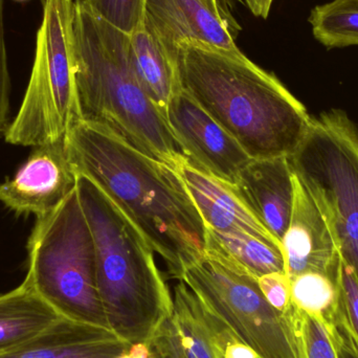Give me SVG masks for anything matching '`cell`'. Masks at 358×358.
<instances>
[{
	"mask_svg": "<svg viewBox=\"0 0 358 358\" xmlns=\"http://www.w3.org/2000/svg\"><path fill=\"white\" fill-rule=\"evenodd\" d=\"M144 27L176 60L181 44L240 52L235 43L239 27L220 0H146Z\"/></svg>",
	"mask_w": 358,
	"mask_h": 358,
	"instance_id": "obj_10",
	"label": "cell"
},
{
	"mask_svg": "<svg viewBox=\"0 0 358 358\" xmlns=\"http://www.w3.org/2000/svg\"><path fill=\"white\" fill-rule=\"evenodd\" d=\"M14 1H16V2H25V1H29V0H14Z\"/></svg>",
	"mask_w": 358,
	"mask_h": 358,
	"instance_id": "obj_32",
	"label": "cell"
},
{
	"mask_svg": "<svg viewBox=\"0 0 358 358\" xmlns=\"http://www.w3.org/2000/svg\"><path fill=\"white\" fill-rule=\"evenodd\" d=\"M290 284L292 305L323 324L330 334H334L342 317L338 280L308 273L292 278Z\"/></svg>",
	"mask_w": 358,
	"mask_h": 358,
	"instance_id": "obj_20",
	"label": "cell"
},
{
	"mask_svg": "<svg viewBox=\"0 0 358 358\" xmlns=\"http://www.w3.org/2000/svg\"><path fill=\"white\" fill-rule=\"evenodd\" d=\"M225 358H259L254 350L244 344L239 338H235L225 348Z\"/></svg>",
	"mask_w": 358,
	"mask_h": 358,
	"instance_id": "obj_29",
	"label": "cell"
},
{
	"mask_svg": "<svg viewBox=\"0 0 358 358\" xmlns=\"http://www.w3.org/2000/svg\"><path fill=\"white\" fill-rule=\"evenodd\" d=\"M176 61L181 88L250 159L290 157L308 132L302 103L241 52L181 44Z\"/></svg>",
	"mask_w": 358,
	"mask_h": 358,
	"instance_id": "obj_2",
	"label": "cell"
},
{
	"mask_svg": "<svg viewBox=\"0 0 358 358\" xmlns=\"http://www.w3.org/2000/svg\"><path fill=\"white\" fill-rule=\"evenodd\" d=\"M129 52L141 85L167 119L170 101L181 90L178 61L145 27L129 35Z\"/></svg>",
	"mask_w": 358,
	"mask_h": 358,
	"instance_id": "obj_17",
	"label": "cell"
},
{
	"mask_svg": "<svg viewBox=\"0 0 358 358\" xmlns=\"http://www.w3.org/2000/svg\"><path fill=\"white\" fill-rule=\"evenodd\" d=\"M77 187L64 140L34 147L12 178L0 183V201L17 214L37 218L56 210Z\"/></svg>",
	"mask_w": 358,
	"mask_h": 358,
	"instance_id": "obj_11",
	"label": "cell"
},
{
	"mask_svg": "<svg viewBox=\"0 0 358 358\" xmlns=\"http://www.w3.org/2000/svg\"><path fill=\"white\" fill-rule=\"evenodd\" d=\"M259 287L267 302L281 313H288L292 307V284L286 273H273L258 279Z\"/></svg>",
	"mask_w": 358,
	"mask_h": 358,
	"instance_id": "obj_26",
	"label": "cell"
},
{
	"mask_svg": "<svg viewBox=\"0 0 358 358\" xmlns=\"http://www.w3.org/2000/svg\"><path fill=\"white\" fill-rule=\"evenodd\" d=\"M180 281L259 358H303L292 307L286 313L273 308L257 278L204 252Z\"/></svg>",
	"mask_w": 358,
	"mask_h": 358,
	"instance_id": "obj_8",
	"label": "cell"
},
{
	"mask_svg": "<svg viewBox=\"0 0 358 358\" xmlns=\"http://www.w3.org/2000/svg\"><path fill=\"white\" fill-rule=\"evenodd\" d=\"M148 346L149 358H187L173 315L164 322Z\"/></svg>",
	"mask_w": 358,
	"mask_h": 358,
	"instance_id": "obj_25",
	"label": "cell"
},
{
	"mask_svg": "<svg viewBox=\"0 0 358 358\" xmlns=\"http://www.w3.org/2000/svg\"><path fill=\"white\" fill-rule=\"evenodd\" d=\"M167 121L189 163L227 185L252 159L182 88L170 101Z\"/></svg>",
	"mask_w": 358,
	"mask_h": 358,
	"instance_id": "obj_9",
	"label": "cell"
},
{
	"mask_svg": "<svg viewBox=\"0 0 358 358\" xmlns=\"http://www.w3.org/2000/svg\"><path fill=\"white\" fill-rule=\"evenodd\" d=\"M313 36L328 48L358 45V0H332L311 10Z\"/></svg>",
	"mask_w": 358,
	"mask_h": 358,
	"instance_id": "obj_21",
	"label": "cell"
},
{
	"mask_svg": "<svg viewBox=\"0 0 358 358\" xmlns=\"http://www.w3.org/2000/svg\"><path fill=\"white\" fill-rule=\"evenodd\" d=\"M224 1H231V0H224Z\"/></svg>",
	"mask_w": 358,
	"mask_h": 358,
	"instance_id": "obj_33",
	"label": "cell"
},
{
	"mask_svg": "<svg viewBox=\"0 0 358 358\" xmlns=\"http://www.w3.org/2000/svg\"><path fill=\"white\" fill-rule=\"evenodd\" d=\"M117 358H149L148 343L130 345L129 348Z\"/></svg>",
	"mask_w": 358,
	"mask_h": 358,
	"instance_id": "obj_31",
	"label": "cell"
},
{
	"mask_svg": "<svg viewBox=\"0 0 358 358\" xmlns=\"http://www.w3.org/2000/svg\"><path fill=\"white\" fill-rule=\"evenodd\" d=\"M73 0H43L29 86L6 142L37 147L64 140L78 119L73 77Z\"/></svg>",
	"mask_w": 358,
	"mask_h": 358,
	"instance_id": "obj_7",
	"label": "cell"
},
{
	"mask_svg": "<svg viewBox=\"0 0 358 358\" xmlns=\"http://www.w3.org/2000/svg\"><path fill=\"white\" fill-rule=\"evenodd\" d=\"M204 252L222 259L257 279L268 273H285L281 250L241 231H220L206 227Z\"/></svg>",
	"mask_w": 358,
	"mask_h": 358,
	"instance_id": "obj_19",
	"label": "cell"
},
{
	"mask_svg": "<svg viewBox=\"0 0 358 358\" xmlns=\"http://www.w3.org/2000/svg\"><path fill=\"white\" fill-rule=\"evenodd\" d=\"M3 2L0 0V138L6 136L10 122V75L3 27Z\"/></svg>",
	"mask_w": 358,
	"mask_h": 358,
	"instance_id": "obj_27",
	"label": "cell"
},
{
	"mask_svg": "<svg viewBox=\"0 0 358 358\" xmlns=\"http://www.w3.org/2000/svg\"><path fill=\"white\" fill-rule=\"evenodd\" d=\"M60 317L24 280L0 296V355L29 342Z\"/></svg>",
	"mask_w": 358,
	"mask_h": 358,
	"instance_id": "obj_18",
	"label": "cell"
},
{
	"mask_svg": "<svg viewBox=\"0 0 358 358\" xmlns=\"http://www.w3.org/2000/svg\"><path fill=\"white\" fill-rule=\"evenodd\" d=\"M176 171L195 202L206 227L220 231L248 234L282 250L281 243L250 212L231 185L201 171L187 159H182Z\"/></svg>",
	"mask_w": 358,
	"mask_h": 358,
	"instance_id": "obj_14",
	"label": "cell"
},
{
	"mask_svg": "<svg viewBox=\"0 0 358 358\" xmlns=\"http://www.w3.org/2000/svg\"><path fill=\"white\" fill-rule=\"evenodd\" d=\"M294 183L292 217L281 242L286 275L292 279L303 273H315L338 280L342 258L331 231L296 176Z\"/></svg>",
	"mask_w": 358,
	"mask_h": 358,
	"instance_id": "obj_12",
	"label": "cell"
},
{
	"mask_svg": "<svg viewBox=\"0 0 358 358\" xmlns=\"http://www.w3.org/2000/svg\"><path fill=\"white\" fill-rule=\"evenodd\" d=\"M244 1L255 16L267 18L275 0H244Z\"/></svg>",
	"mask_w": 358,
	"mask_h": 358,
	"instance_id": "obj_30",
	"label": "cell"
},
{
	"mask_svg": "<svg viewBox=\"0 0 358 358\" xmlns=\"http://www.w3.org/2000/svg\"><path fill=\"white\" fill-rule=\"evenodd\" d=\"M27 250L25 280L60 317L110 330L99 294L94 237L77 187L56 210L37 218Z\"/></svg>",
	"mask_w": 358,
	"mask_h": 358,
	"instance_id": "obj_5",
	"label": "cell"
},
{
	"mask_svg": "<svg viewBox=\"0 0 358 358\" xmlns=\"http://www.w3.org/2000/svg\"><path fill=\"white\" fill-rule=\"evenodd\" d=\"M77 189L94 237L99 294L109 329L127 344L148 343L173 315V296L155 250L92 179L77 173Z\"/></svg>",
	"mask_w": 358,
	"mask_h": 358,
	"instance_id": "obj_4",
	"label": "cell"
},
{
	"mask_svg": "<svg viewBox=\"0 0 358 358\" xmlns=\"http://www.w3.org/2000/svg\"><path fill=\"white\" fill-rule=\"evenodd\" d=\"M73 38L78 119L107 128L176 170L187 155L136 77L129 35L94 15L82 0H76Z\"/></svg>",
	"mask_w": 358,
	"mask_h": 358,
	"instance_id": "obj_3",
	"label": "cell"
},
{
	"mask_svg": "<svg viewBox=\"0 0 358 358\" xmlns=\"http://www.w3.org/2000/svg\"><path fill=\"white\" fill-rule=\"evenodd\" d=\"M173 319L187 358H225V348L237 338L183 281L173 288Z\"/></svg>",
	"mask_w": 358,
	"mask_h": 358,
	"instance_id": "obj_16",
	"label": "cell"
},
{
	"mask_svg": "<svg viewBox=\"0 0 358 358\" xmlns=\"http://www.w3.org/2000/svg\"><path fill=\"white\" fill-rule=\"evenodd\" d=\"M105 22L131 35L144 27L146 0H82Z\"/></svg>",
	"mask_w": 358,
	"mask_h": 358,
	"instance_id": "obj_22",
	"label": "cell"
},
{
	"mask_svg": "<svg viewBox=\"0 0 358 358\" xmlns=\"http://www.w3.org/2000/svg\"><path fill=\"white\" fill-rule=\"evenodd\" d=\"M294 176L323 215L341 258L358 278V130L346 113L313 119L288 157Z\"/></svg>",
	"mask_w": 358,
	"mask_h": 358,
	"instance_id": "obj_6",
	"label": "cell"
},
{
	"mask_svg": "<svg viewBox=\"0 0 358 358\" xmlns=\"http://www.w3.org/2000/svg\"><path fill=\"white\" fill-rule=\"evenodd\" d=\"M292 317L303 358H338L334 338L323 324L294 305Z\"/></svg>",
	"mask_w": 358,
	"mask_h": 358,
	"instance_id": "obj_23",
	"label": "cell"
},
{
	"mask_svg": "<svg viewBox=\"0 0 358 358\" xmlns=\"http://www.w3.org/2000/svg\"><path fill=\"white\" fill-rule=\"evenodd\" d=\"M343 315L358 343V278L352 267L342 260L338 277Z\"/></svg>",
	"mask_w": 358,
	"mask_h": 358,
	"instance_id": "obj_24",
	"label": "cell"
},
{
	"mask_svg": "<svg viewBox=\"0 0 358 358\" xmlns=\"http://www.w3.org/2000/svg\"><path fill=\"white\" fill-rule=\"evenodd\" d=\"M64 145L75 171L115 202L180 281L203 257L206 223L178 172L107 128L79 119Z\"/></svg>",
	"mask_w": 358,
	"mask_h": 358,
	"instance_id": "obj_1",
	"label": "cell"
},
{
	"mask_svg": "<svg viewBox=\"0 0 358 358\" xmlns=\"http://www.w3.org/2000/svg\"><path fill=\"white\" fill-rule=\"evenodd\" d=\"M294 178L288 157L252 159L231 185L238 197L280 243L292 217Z\"/></svg>",
	"mask_w": 358,
	"mask_h": 358,
	"instance_id": "obj_13",
	"label": "cell"
},
{
	"mask_svg": "<svg viewBox=\"0 0 358 358\" xmlns=\"http://www.w3.org/2000/svg\"><path fill=\"white\" fill-rule=\"evenodd\" d=\"M331 336L336 344L338 358H358V343L347 325L343 310L342 317Z\"/></svg>",
	"mask_w": 358,
	"mask_h": 358,
	"instance_id": "obj_28",
	"label": "cell"
},
{
	"mask_svg": "<svg viewBox=\"0 0 358 358\" xmlns=\"http://www.w3.org/2000/svg\"><path fill=\"white\" fill-rule=\"evenodd\" d=\"M129 346L106 328L60 317L0 358H117Z\"/></svg>",
	"mask_w": 358,
	"mask_h": 358,
	"instance_id": "obj_15",
	"label": "cell"
}]
</instances>
